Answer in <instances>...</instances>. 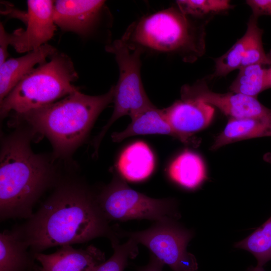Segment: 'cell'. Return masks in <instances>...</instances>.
<instances>
[{
    "label": "cell",
    "mask_w": 271,
    "mask_h": 271,
    "mask_svg": "<svg viewBox=\"0 0 271 271\" xmlns=\"http://www.w3.org/2000/svg\"><path fill=\"white\" fill-rule=\"evenodd\" d=\"M33 254L41 264L35 271H94L106 260L104 253L92 245L84 249L65 245L53 253Z\"/></svg>",
    "instance_id": "4fadbf2b"
},
{
    "label": "cell",
    "mask_w": 271,
    "mask_h": 271,
    "mask_svg": "<svg viewBox=\"0 0 271 271\" xmlns=\"http://www.w3.org/2000/svg\"><path fill=\"white\" fill-rule=\"evenodd\" d=\"M270 15L271 16V0H270Z\"/></svg>",
    "instance_id": "4dcf8cb0"
},
{
    "label": "cell",
    "mask_w": 271,
    "mask_h": 271,
    "mask_svg": "<svg viewBox=\"0 0 271 271\" xmlns=\"http://www.w3.org/2000/svg\"><path fill=\"white\" fill-rule=\"evenodd\" d=\"M234 247L251 253L258 266H263L271 260V216L249 236L235 243Z\"/></svg>",
    "instance_id": "44dd1931"
},
{
    "label": "cell",
    "mask_w": 271,
    "mask_h": 271,
    "mask_svg": "<svg viewBox=\"0 0 271 271\" xmlns=\"http://www.w3.org/2000/svg\"><path fill=\"white\" fill-rule=\"evenodd\" d=\"M180 94L215 106L230 117H271V109L263 105L256 97L232 92H215L202 80H198L192 85H183Z\"/></svg>",
    "instance_id": "8fae6325"
},
{
    "label": "cell",
    "mask_w": 271,
    "mask_h": 271,
    "mask_svg": "<svg viewBox=\"0 0 271 271\" xmlns=\"http://www.w3.org/2000/svg\"><path fill=\"white\" fill-rule=\"evenodd\" d=\"M262 137H271V117H230L210 149L216 150L235 142Z\"/></svg>",
    "instance_id": "e0dca14e"
},
{
    "label": "cell",
    "mask_w": 271,
    "mask_h": 271,
    "mask_svg": "<svg viewBox=\"0 0 271 271\" xmlns=\"http://www.w3.org/2000/svg\"><path fill=\"white\" fill-rule=\"evenodd\" d=\"M246 3L252 10V15L257 18L270 15V0H247Z\"/></svg>",
    "instance_id": "484cf974"
},
{
    "label": "cell",
    "mask_w": 271,
    "mask_h": 271,
    "mask_svg": "<svg viewBox=\"0 0 271 271\" xmlns=\"http://www.w3.org/2000/svg\"><path fill=\"white\" fill-rule=\"evenodd\" d=\"M27 4L26 29H18L9 33L10 44L18 53H28L47 44L56 30L54 19V1L28 0Z\"/></svg>",
    "instance_id": "9c48e42d"
},
{
    "label": "cell",
    "mask_w": 271,
    "mask_h": 271,
    "mask_svg": "<svg viewBox=\"0 0 271 271\" xmlns=\"http://www.w3.org/2000/svg\"><path fill=\"white\" fill-rule=\"evenodd\" d=\"M97 201L109 222L133 219L156 222L180 217L175 199L149 197L131 188L116 173L111 182L97 193Z\"/></svg>",
    "instance_id": "52a82bcc"
},
{
    "label": "cell",
    "mask_w": 271,
    "mask_h": 271,
    "mask_svg": "<svg viewBox=\"0 0 271 271\" xmlns=\"http://www.w3.org/2000/svg\"><path fill=\"white\" fill-rule=\"evenodd\" d=\"M247 271H265L263 266L256 265V266H250Z\"/></svg>",
    "instance_id": "f1b7e54d"
},
{
    "label": "cell",
    "mask_w": 271,
    "mask_h": 271,
    "mask_svg": "<svg viewBox=\"0 0 271 271\" xmlns=\"http://www.w3.org/2000/svg\"><path fill=\"white\" fill-rule=\"evenodd\" d=\"M105 50L114 56L119 69V77L114 86L112 115L94 140L95 152H98L108 129L116 120L126 115L132 118L154 106L146 93L142 81V49L129 45L121 38L107 45Z\"/></svg>",
    "instance_id": "8992f818"
},
{
    "label": "cell",
    "mask_w": 271,
    "mask_h": 271,
    "mask_svg": "<svg viewBox=\"0 0 271 271\" xmlns=\"http://www.w3.org/2000/svg\"><path fill=\"white\" fill-rule=\"evenodd\" d=\"M34 134L19 127L2 140L0 156V218H30L43 193L60 180L52 164L32 150Z\"/></svg>",
    "instance_id": "7a4b0ae2"
},
{
    "label": "cell",
    "mask_w": 271,
    "mask_h": 271,
    "mask_svg": "<svg viewBox=\"0 0 271 271\" xmlns=\"http://www.w3.org/2000/svg\"><path fill=\"white\" fill-rule=\"evenodd\" d=\"M57 51L46 44L21 57L7 59L0 65V102L37 64L45 63Z\"/></svg>",
    "instance_id": "5bb4252c"
},
{
    "label": "cell",
    "mask_w": 271,
    "mask_h": 271,
    "mask_svg": "<svg viewBox=\"0 0 271 271\" xmlns=\"http://www.w3.org/2000/svg\"><path fill=\"white\" fill-rule=\"evenodd\" d=\"M180 94V99L162 109L163 111L172 127L182 137L184 144L197 145L192 135L210 123L215 109L199 99Z\"/></svg>",
    "instance_id": "7c38bea8"
},
{
    "label": "cell",
    "mask_w": 271,
    "mask_h": 271,
    "mask_svg": "<svg viewBox=\"0 0 271 271\" xmlns=\"http://www.w3.org/2000/svg\"><path fill=\"white\" fill-rule=\"evenodd\" d=\"M239 70L238 75L229 87L231 92L256 97L260 92L271 87L269 69L256 64Z\"/></svg>",
    "instance_id": "ffe728a7"
},
{
    "label": "cell",
    "mask_w": 271,
    "mask_h": 271,
    "mask_svg": "<svg viewBox=\"0 0 271 271\" xmlns=\"http://www.w3.org/2000/svg\"><path fill=\"white\" fill-rule=\"evenodd\" d=\"M168 175L173 182L189 190L199 187L206 179V168L202 159L189 150L184 151L172 161Z\"/></svg>",
    "instance_id": "d6986e66"
},
{
    "label": "cell",
    "mask_w": 271,
    "mask_h": 271,
    "mask_svg": "<svg viewBox=\"0 0 271 271\" xmlns=\"http://www.w3.org/2000/svg\"><path fill=\"white\" fill-rule=\"evenodd\" d=\"M10 45L9 33L5 30L3 25L0 24V65L6 61L9 55L8 47Z\"/></svg>",
    "instance_id": "4316f807"
},
{
    "label": "cell",
    "mask_w": 271,
    "mask_h": 271,
    "mask_svg": "<svg viewBox=\"0 0 271 271\" xmlns=\"http://www.w3.org/2000/svg\"><path fill=\"white\" fill-rule=\"evenodd\" d=\"M178 219L156 221L149 228L129 232L119 229L120 238L127 237L145 246L165 265L174 271H198L196 257L187 250L193 232L184 227Z\"/></svg>",
    "instance_id": "ba28073f"
},
{
    "label": "cell",
    "mask_w": 271,
    "mask_h": 271,
    "mask_svg": "<svg viewBox=\"0 0 271 271\" xmlns=\"http://www.w3.org/2000/svg\"><path fill=\"white\" fill-rule=\"evenodd\" d=\"M164 264L152 254L148 263L137 268V271H163Z\"/></svg>",
    "instance_id": "83f0119b"
},
{
    "label": "cell",
    "mask_w": 271,
    "mask_h": 271,
    "mask_svg": "<svg viewBox=\"0 0 271 271\" xmlns=\"http://www.w3.org/2000/svg\"><path fill=\"white\" fill-rule=\"evenodd\" d=\"M100 209L97 193L81 181L60 180L37 212L17 226L33 253L105 237L119 242L118 227L111 226Z\"/></svg>",
    "instance_id": "6da1fadb"
},
{
    "label": "cell",
    "mask_w": 271,
    "mask_h": 271,
    "mask_svg": "<svg viewBox=\"0 0 271 271\" xmlns=\"http://www.w3.org/2000/svg\"><path fill=\"white\" fill-rule=\"evenodd\" d=\"M131 119V122L125 129L112 134L113 142H120L126 138L138 135L163 134L174 137L183 143L182 137L166 118L163 109L154 106L144 110Z\"/></svg>",
    "instance_id": "ac0fdd59"
},
{
    "label": "cell",
    "mask_w": 271,
    "mask_h": 271,
    "mask_svg": "<svg viewBox=\"0 0 271 271\" xmlns=\"http://www.w3.org/2000/svg\"><path fill=\"white\" fill-rule=\"evenodd\" d=\"M107 10L105 1L58 0L54 1V19L62 30L88 37L97 30Z\"/></svg>",
    "instance_id": "30bf717a"
},
{
    "label": "cell",
    "mask_w": 271,
    "mask_h": 271,
    "mask_svg": "<svg viewBox=\"0 0 271 271\" xmlns=\"http://www.w3.org/2000/svg\"><path fill=\"white\" fill-rule=\"evenodd\" d=\"M170 7L146 16L130 24L121 37L127 44L155 53L177 54L193 62L205 50L204 26Z\"/></svg>",
    "instance_id": "277c9868"
},
{
    "label": "cell",
    "mask_w": 271,
    "mask_h": 271,
    "mask_svg": "<svg viewBox=\"0 0 271 271\" xmlns=\"http://www.w3.org/2000/svg\"><path fill=\"white\" fill-rule=\"evenodd\" d=\"M155 168V158L143 141L135 142L120 154L116 164L117 174L125 180L140 182L148 178Z\"/></svg>",
    "instance_id": "9a60e30c"
},
{
    "label": "cell",
    "mask_w": 271,
    "mask_h": 271,
    "mask_svg": "<svg viewBox=\"0 0 271 271\" xmlns=\"http://www.w3.org/2000/svg\"><path fill=\"white\" fill-rule=\"evenodd\" d=\"M138 243L131 239L122 244L119 242L111 245L112 256L94 271H124L128 260L134 258L139 253Z\"/></svg>",
    "instance_id": "cb8c5ba5"
},
{
    "label": "cell",
    "mask_w": 271,
    "mask_h": 271,
    "mask_svg": "<svg viewBox=\"0 0 271 271\" xmlns=\"http://www.w3.org/2000/svg\"><path fill=\"white\" fill-rule=\"evenodd\" d=\"M176 3L183 14L191 18L218 13L233 7L228 0H178Z\"/></svg>",
    "instance_id": "d4e9b609"
},
{
    "label": "cell",
    "mask_w": 271,
    "mask_h": 271,
    "mask_svg": "<svg viewBox=\"0 0 271 271\" xmlns=\"http://www.w3.org/2000/svg\"><path fill=\"white\" fill-rule=\"evenodd\" d=\"M257 19L252 15L248 22L251 28V35L239 69L251 65L271 64V58L265 54L263 48L262 30L257 25Z\"/></svg>",
    "instance_id": "603a6c76"
},
{
    "label": "cell",
    "mask_w": 271,
    "mask_h": 271,
    "mask_svg": "<svg viewBox=\"0 0 271 271\" xmlns=\"http://www.w3.org/2000/svg\"><path fill=\"white\" fill-rule=\"evenodd\" d=\"M251 35V28L247 24L244 35L224 54L215 60V71L212 77L227 75L236 69H239Z\"/></svg>",
    "instance_id": "7402d4cb"
},
{
    "label": "cell",
    "mask_w": 271,
    "mask_h": 271,
    "mask_svg": "<svg viewBox=\"0 0 271 271\" xmlns=\"http://www.w3.org/2000/svg\"><path fill=\"white\" fill-rule=\"evenodd\" d=\"M17 227L0 233V271H35L34 254Z\"/></svg>",
    "instance_id": "2e32d148"
},
{
    "label": "cell",
    "mask_w": 271,
    "mask_h": 271,
    "mask_svg": "<svg viewBox=\"0 0 271 271\" xmlns=\"http://www.w3.org/2000/svg\"><path fill=\"white\" fill-rule=\"evenodd\" d=\"M113 96L114 86L99 95L77 90L59 101L12 116L17 124L26 123L34 133L46 137L55 155L66 157L85 140L99 115L113 102Z\"/></svg>",
    "instance_id": "3957f363"
},
{
    "label": "cell",
    "mask_w": 271,
    "mask_h": 271,
    "mask_svg": "<svg viewBox=\"0 0 271 271\" xmlns=\"http://www.w3.org/2000/svg\"><path fill=\"white\" fill-rule=\"evenodd\" d=\"M269 77L271 81V68L269 69Z\"/></svg>",
    "instance_id": "f546056e"
},
{
    "label": "cell",
    "mask_w": 271,
    "mask_h": 271,
    "mask_svg": "<svg viewBox=\"0 0 271 271\" xmlns=\"http://www.w3.org/2000/svg\"><path fill=\"white\" fill-rule=\"evenodd\" d=\"M48 62L24 77L1 102V116L22 114L55 102L79 90L78 78L71 58L57 51Z\"/></svg>",
    "instance_id": "5b68a950"
}]
</instances>
